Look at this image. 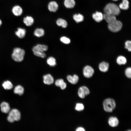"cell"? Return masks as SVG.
Masks as SVG:
<instances>
[{"instance_id": "cell-1", "label": "cell", "mask_w": 131, "mask_h": 131, "mask_svg": "<svg viewBox=\"0 0 131 131\" xmlns=\"http://www.w3.org/2000/svg\"><path fill=\"white\" fill-rule=\"evenodd\" d=\"M104 10L105 13L115 16L119 15L120 12L119 7L113 3L107 4L104 8Z\"/></svg>"}, {"instance_id": "cell-2", "label": "cell", "mask_w": 131, "mask_h": 131, "mask_svg": "<svg viewBox=\"0 0 131 131\" xmlns=\"http://www.w3.org/2000/svg\"><path fill=\"white\" fill-rule=\"evenodd\" d=\"M48 49L47 45L38 44L34 46L32 49V51L34 54L38 57L44 58L46 57V54L44 52Z\"/></svg>"}, {"instance_id": "cell-3", "label": "cell", "mask_w": 131, "mask_h": 131, "mask_svg": "<svg viewBox=\"0 0 131 131\" xmlns=\"http://www.w3.org/2000/svg\"><path fill=\"white\" fill-rule=\"evenodd\" d=\"M25 52L24 50L20 48H15L13 50L12 56L13 59L15 61L21 62L24 59Z\"/></svg>"}, {"instance_id": "cell-4", "label": "cell", "mask_w": 131, "mask_h": 131, "mask_svg": "<svg viewBox=\"0 0 131 131\" xmlns=\"http://www.w3.org/2000/svg\"><path fill=\"white\" fill-rule=\"evenodd\" d=\"M104 110L107 112H112L115 107V103L113 99L108 98L105 99L103 103Z\"/></svg>"}, {"instance_id": "cell-5", "label": "cell", "mask_w": 131, "mask_h": 131, "mask_svg": "<svg viewBox=\"0 0 131 131\" xmlns=\"http://www.w3.org/2000/svg\"><path fill=\"white\" fill-rule=\"evenodd\" d=\"M7 117L8 120L10 122L13 123L15 121H18L21 118V114L17 109H13L10 110Z\"/></svg>"}, {"instance_id": "cell-6", "label": "cell", "mask_w": 131, "mask_h": 131, "mask_svg": "<svg viewBox=\"0 0 131 131\" xmlns=\"http://www.w3.org/2000/svg\"><path fill=\"white\" fill-rule=\"evenodd\" d=\"M108 27L110 31L116 32L121 30L122 27V24L120 21L116 20L112 23L108 24Z\"/></svg>"}, {"instance_id": "cell-7", "label": "cell", "mask_w": 131, "mask_h": 131, "mask_svg": "<svg viewBox=\"0 0 131 131\" xmlns=\"http://www.w3.org/2000/svg\"><path fill=\"white\" fill-rule=\"evenodd\" d=\"M94 73L93 69L90 66H87L84 68L83 73L84 76L87 78H90L93 76Z\"/></svg>"}, {"instance_id": "cell-8", "label": "cell", "mask_w": 131, "mask_h": 131, "mask_svg": "<svg viewBox=\"0 0 131 131\" xmlns=\"http://www.w3.org/2000/svg\"><path fill=\"white\" fill-rule=\"evenodd\" d=\"M90 93L89 89L85 86L81 87L78 90V95L81 98H84L85 96L89 94Z\"/></svg>"}, {"instance_id": "cell-9", "label": "cell", "mask_w": 131, "mask_h": 131, "mask_svg": "<svg viewBox=\"0 0 131 131\" xmlns=\"http://www.w3.org/2000/svg\"><path fill=\"white\" fill-rule=\"evenodd\" d=\"M43 78V82L45 84L50 85L54 82L53 78L50 74H48L44 75Z\"/></svg>"}, {"instance_id": "cell-10", "label": "cell", "mask_w": 131, "mask_h": 131, "mask_svg": "<svg viewBox=\"0 0 131 131\" xmlns=\"http://www.w3.org/2000/svg\"><path fill=\"white\" fill-rule=\"evenodd\" d=\"M103 18L108 24L116 20L115 16L106 13L103 15Z\"/></svg>"}, {"instance_id": "cell-11", "label": "cell", "mask_w": 131, "mask_h": 131, "mask_svg": "<svg viewBox=\"0 0 131 131\" xmlns=\"http://www.w3.org/2000/svg\"><path fill=\"white\" fill-rule=\"evenodd\" d=\"M1 110L2 112L5 113H8L10 110L9 104L6 102H3L0 104Z\"/></svg>"}, {"instance_id": "cell-12", "label": "cell", "mask_w": 131, "mask_h": 131, "mask_svg": "<svg viewBox=\"0 0 131 131\" xmlns=\"http://www.w3.org/2000/svg\"><path fill=\"white\" fill-rule=\"evenodd\" d=\"M48 8L50 11L56 12L58 9V5L57 3L55 1H51L49 3Z\"/></svg>"}, {"instance_id": "cell-13", "label": "cell", "mask_w": 131, "mask_h": 131, "mask_svg": "<svg viewBox=\"0 0 131 131\" xmlns=\"http://www.w3.org/2000/svg\"><path fill=\"white\" fill-rule=\"evenodd\" d=\"M67 79L69 82L73 84H76L79 80V77L76 74H74L73 76L68 75L67 77Z\"/></svg>"}, {"instance_id": "cell-14", "label": "cell", "mask_w": 131, "mask_h": 131, "mask_svg": "<svg viewBox=\"0 0 131 131\" xmlns=\"http://www.w3.org/2000/svg\"><path fill=\"white\" fill-rule=\"evenodd\" d=\"M92 17L94 19L98 22H100L103 19V15L102 13L101 12L98 11L92 14Z\"/></svg>"}, {"instance_id": "cell-15", "label": "cell", "mask_w": 131, "mask_h": 131, "mask_svg": "<svg viewBox=\"0 0 131 131\" xmlns=\"http://www.w3.org/2000/svg\"><path fill=\"white\" fill-rule=\"evenodd\" d=\"M12 11L13 14L16 16L21 15L23 12V10L19 6L16 5L12 8Z\"/></svg>"}, {"instance_id": "cell-16", "label": "cell", "mask_w": 131, "mask_h": 131, "mask_svg": "<svg viewBox=\"0 0 131 131\" xmlns=\"http://www.w3.org/2000/svg\"><path fill=\"white\" fill-rule=\"evenodd\" d=\"M108 123L110 126L114 127L117 126L118 125L119 121L116 117H111L109 118Z\"/></svg>"}, {"instance_id": "cell-17", "label": "cell", "mask_w": 131, "mask_h": 131, "mask_svg": "<svg viewBox=\"0 0 131 131\" xmlns=\"http://www.w3.org/2000/svg\"><path fill=\"white\" fill-rule=\"evenodd\" d=\"M55 84L56 86L60 87L62 90L65 89L66 87V83L62 79L57 80L55 82Z\"/></svg>"}, {"instance_id": "cell-18", "label": "cell", "mask_w": 131, "mask_h": 131, "mask_svg": "<svg viewBox=\"0 0 131 131\" xmlns=\"http://www.w3.org/2000/svg\"><path fill=\"white\" fill-rule=\"evenodd\" d=\"M109 66V65L108 63L103 61L99 64V68L101 71L106 72L108 71Z\"/></svg>"}, {"instance_id": "cell-19", "label": "cell", "mask_w": 131, "mask_h": 131, "mask_svg": "<svg viewBox=\"0 0 131 131\" xmlns=\"http://www.w3.org/2000/svg\"><path fill=\"white\" fill-rule=\"evenodd\" d=\"M15 33L19 38H24L25 35L26 30L24 28H18L17 31L15 32Z\"/></svg>"}, {"instance_id": "cell-20", "label": "cell", "mask_w": 131, "mask_h": 131, "mask_svg": "<svg viewBox=\"0 0 131 131\" xmlns=\"http://www.w3.org/2000/svg\"><path fill=\"white\" fill-rule=\"evenodd\" d=\"M23 22L27 26L31 25L34 22V20L33 17L31 16H27L24 18Z\"/></svg>"}, {"instance_id": "cell-21", "label": "cell", "mask_w": 131, "mask_h": 131, "mask_svg": "<svg viewBox=\"0 0 131 131\" xmlns=\"http://www.w3.org/2000/svg\"><path fill=\"white\" fill-rule=\"evenodd\" d=\"M64 4L66 8H71L74 7L75 2L74 0H65Z\"/></svg>"}, {"instance_id": "cell-22", "label": "cell", "mask_w": 131, "mask_h": 131, "mask_svg": "<svg viewBox=\"0 0 131 131\" xmlns=\"http://www.w3.org/2000/svg\"><path fill=\"white\" fill-rule=\"evenodd\" d=\"M24 91V89L23 87L20 85H18L15 88L14 92L16 94L21 95L23 94Z\"/></svg>"}, {"instance_id": "cell-23", "label": "cell", "mask_w": 131, "mask_h": 131, "mask_svg": "<svg viewBox=\"0 0 131 131\" xmlns=\"http://www.w3.org/2000/svg\"><path fill=\"white\" fill-rule=\"evenodd\" d=\"M129 3L127 0H123L122 2L119 6L120 8L124 10L128 9L129 8Z\"/></svg>"}, {"instance_id": "cell-24", "label": "cell", "mask_w": 131, "mask_h": 131, "mask_svg": "<svg viewBox=\"0 0 131 131\" xmlns=\"http://www.w3.org/2000/svg\"><path fill=\"white\" fill-rule=\"evenodd\" d=\"M56 24L58 26H61L63 28H66L67 26V23L66 21L62 18H59L56 21Z\"/></svg>"}, {"instance_id": "cell-25", "label": "cell", "mask_w": 131, "mask_h": 131, "mask_svg": "<svg viewBox=\"0 0 131 131\" xmlns=\"http://www.w3.org/2000/svg\"><path fill=\"white\" fill-rule=\"evenodd\" d=\"M34 34L35 36L38 37H41L44 35V31L42 28H37L35 30Z\"/></svg>"}, {"instance_id": "cell-26", "label": "cell", "mask_w": 131, "mask_h": 131, "mask_svg": "<svg viewBox=\"0 0 131 131\" xmlns=\"http://www.w3.org/2000/svg\"><path fill=\"white\" fill-rule=\"evenodd\" d=\"M116 62L119 65H124L126 63L127 60L124 56H120L117 57Z\"/></svg>"}, {"instance_id": "cell-27", "label": "cell", "mask_w": 131, "mask_h": 131, "mask_svg": "<svg viewBox=\"0 0 131 131\" xmlns=\"http://www.w3.org/2000/svg\"><path fill=\"white\" fill-rule=\"evenodd\" d=\"M73 18L77 23L81 22L84 19V17L83 15L80 14H75L73 16Z\"/></svg>"}, {"instance_id": "cell-28", "label": "cell", "mask_w": 131, "mask_h": 131, "mask_svg": "<svg viewBox=\"0 0 131 131\" xmlns=\"http://www.w3.org/2000/svg\"><path fill=\"white\" fill-rule=\"evenodd\" d=\"M47 62V64L51 66H54L56 64L55 59L51 57H49L48 58Z\"/></svg>"}, {"instance_id": "cell-29", "label": "cell", "mask_w": 131, "mask_h": 131, "mask_svg": "<svg viewBox=\"0 0 131 131\" xmlns=\"http://www.w3.org/2000/svg\"><path fill=\"white\" fill-rule=\"evenodd\" d=\"M2 85L5 90H10L13 87V85L12 83L8 81H5L2 84Z\"/></svg>"}, {"instance_id": "cell-30", "label": "cell", "mask_w": 131, "mask_h": 131, "mask_svg": "<svg viewBox=\"0 0 131 131\" xmlns=\"http://www.w3.org/2000/svg\"><path fill=\"white\" fill-rule=\"evenodd\" d=\"M83 105L81 103H77L76 104L75 109V110L78 111H81L83 110L84 109Z\"/></svg>"}, {"instance_id": "cell-31", "label": "cell", "mask_w": 131, "mask_h": 131, "mask_svg": "<svg viewBox=\"0 0 131 131\" xmlns=\"http://www.w3.org/2000/svg\"><path fill=\"white\" fill-rule=\"evenodd\" d=\"M60 40L62 42L65 44H68L70 42V39L65 36L62 37L60 38Z\"/></svg>"}, {"instance_id": "cell-32", "label": "cell", "mask_w": 131, "mask_h": 131, "mask_svg": "<svg viewBox=\"0 0 131 131\" xmlns=\"http://www.w3.org/2000/svg\"><path fill=\"white\" fill-rule=\"evenodd\" d=\"M125 48L129 51H131V41H127L125 42Z\"/></svg>"}, {"instance_id": "cell-33", "label": "cell", "mask_w": 131, "mask_h": 131, "mask_svg": "<svg viewBox=\"0 0 131 131\" xmlns=\"http://www.w3.org/2000/svg\"><path fill=\"white\" fill-rule=\"evenodd\" d=\"M125 74L126 76L129 78H131V67L127 68L125 71Z\"/></svg>"}, {"instance_id": "cell-34", "label": "cell", "mask_w": 131, "mask_h": 131, "mask_svg": "<svg viewBox=\"0 0 131 131\" xmlns=\"http://www.w3.org/2000/svg\"><path fill=\"white\" fill-rule=\"evenodd\" d=\"M76 131H85V130L84 129L81 127H79L78 128H77L76 130Z\"/></svg>"}, {"instance_id": "cell-35", "label": "cell", "mask_w": 131, "mask_h": 131, "mask_svg": "<svg viewBox=\"0 0 131 131\" xmlns=\"http://www.w3.org/2000/svg\"><path fill=\"white\" fill-rule=\"evenodd\" d=\"M2 24V22L1 21L0 19V26Z\"/></svg>"}, {"instance_id": "cell-36", "label": "cell", "mask_w": 131, "mask_h": 131, "mask_svg": "<svg viewBox=\"0 0 131 131\" xmlns=\"http://www.w3.org/2000/svg\"><path fill=\"white\" fill-rule=\"evenodd\" d=\"M113 0L114 1H117L118 0Z\"/></svg>"}, {"instance_id": "cell-37", "label": "cell", "mask_w": 131, "mask_h": 131, "mask_svg": "<svg viewBox=\"0 0 131 131\" xmlns=\"http://www.w3.org/2000/svg\"><path fill=\"white\" fill-rule=\"evenodd\" d=\"M128 131H131V130H128Z\"/></svg>"}]
</instances>
